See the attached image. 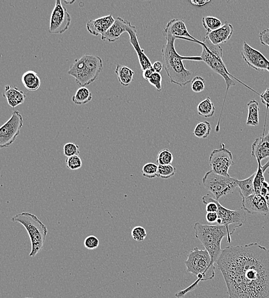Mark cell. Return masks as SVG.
Wrapping results in <instances>:
<instances>
[{"mask_svg":"<svg viewBox=\"0 0 269 298\" xmlns=\"http://www.w3.org/2000/svg\"><path fill=\"white\" fill-rule=\"evenodd\" d=\"M229 298H269V250L257 243L229 246L218 262Z\"/></svg>","mask_w":269,"mask_h":298,"instance_id":"1","label":"cell"},{"mask_svg":"<svg viewBox=\"0 0 269 298\" xmlns=\"http://www.w3.org/2000/svg\"><path fill=\"white\" fill-rule=\"evenodd\" d=\"M166 37V43L162 48L163 58V65L168 77L170 79L171 84L184 87L191 82L193 79L192 72L186 70L184 60L202 62L200 56H182L178 54L175 46V40L177 37H174L165 29L163 32Z\"/></svg>","mask_w":269,"mask_h":298,"instance_id":"2","label":"cell"},{"mask_svg":"<svg viewBox=\"0 0 269 298\" xmlns=\"http://www.w3.org/2000/svg\"><path fill=\"white\" fill-rule=\"evenodd\" d=\"M198 44H199L203 48L202 52H201L200 55L201 58L202 59V61L206 63L207 66L210 67L215 73L222 77L225 79L227 86L226 93L225 99H224L221 113H220L217 126L215 128V131L218 132L220 129V119H221L228 92H229V90L231 87L236 85V84H235V81L232 78L235 79V80H237L240 84L246 86V88L257 93L258 95H260V94L256 92L255 90L250 88L249 86L244 84V83L239 80L237 78L234 77L233 75L229 73L222 59L223 50L221 47L220 46H215V45L212 44L206 37H204L203 41H199Z\"/></svg>","mask_w":269,"mask_h":298,"instance_id":"3","label":"cell"},{"mask_svg":"<svg viewBox=\"0 0 269 298\" xmlns=\"http://www.w3.org/2000/svg\"><path fill=\"white\" fill-rule=\"evenodd\" d=\"M185 265L186 272L197 277V280L188 288L175 294L177 298H182L186 294L195 290L200 282L212 280L215 275L214 263L208 251L197 247L189 252Z\"/></svg>","mask_w":269,"mask_h":298,"instance_id":"4","label":"cell"},{"mask_svg":"<svg viewBox=\"0 0 269 298\" xmlns=\"http://www.w3.org/2000/svg\"><path fill=\"white\" fill-rule=\"evenodd\" d=\"M195 236L210 254L212 262L216 263L222 254V241L227 237V241L231 243V233L225 225L201 224L196 222L193 227Z\"/></svg>","mask_w":269,"mask_h":298,"instance_id":"5","label":"cell"},{"mask_svg":"<svg viewBox=\"0 0 269 298\" xmlns=\"http://www.w3.org/2000/svg\"><path fill=\"white\" fill-rule=\"evenodd\" d=\"M103 70V62L98 56L86 54L75 60L67 72L76 79L77 85L84 88L98 78Z\"/></svg>","mask_w":269,"mask_h":298,"instance_id":"6","label":"cell"},{"mask_svg":"<svg viewBox=\"0 0 269 298\" xmlns=\"http://www.w3.org/2000/svg\"><path fill=\"white\" fill-rule=\"evenodd\" d=\"M12 220L23 225L27 231L31 243L29 256L35 258L43 250L48 233L46 225L35 214L25 212L15 215Z\"/></svg>","mask_w":269,"mask_h":298,"instance_id":"7","label":"cell"},{"mask_svg":"<svg viewBox=\"0 0 269 298\" xmlns=\"http://www.w3.org/2000/svg\"><path fill=\"white\" fill-rule=\"evenodd\" d=\"M202 182L205 190L211 192L218 201L223 196L233 193L238 187L237 179L216 174L212 170L205 173Z\"/></svg>","mask_w":269,"mask_h":298,"instance_id":"8","label":"cell"},{"mask_svg":"<svg viewBox=\"0 0 269 298\" xmlns=\"http://www.w3.org/2000/svg\"><path fill=\"white\" fill-rule=\"evenodd\" d=\"M23 126V118L19 111L15 110L0 129V148H8L16 141Z\"/></svg>","mask_w":269,"mask_h":298,"instance_id":"9","label":"cell"},{"mask_svg":"<svg viewBox=\"0 0 269 298\" xmlns=\"http://www.w3.org/2000/svg\"><path fill=\"white\" fill-rule=\"evenodd\" d=\"M218 209L217 213L218 218L216 223L217 225H225L229 230L231 234L235 231V229L242 227L247 220L245 211L241 208L233 210L226 208L218 200H216Z\"/></svg>","mask_w":269,"mask_h":298,"instance_id":"10","label":"cell"},{"mask_svg":"<svg viewBox=\"0 0 269 298\" xmlns=\"http://www.w3.org/2000/svg\"><path fill=\"white\" fill-rule=\"evenodd\" d=\"M209 164L212 171L216 174L230 176L229 170L234 164L233 154L225 148V145L221 143V148L212 151L209 158Z\"/></svg>","mask_w":269,"mask_h":298,"instance_id":"11","label":"cell"},{"mask_svg":"<svg viewBox=\"0 0 269 298\" xmlns=\"http://www.w3.org/2000/svg\"><path fill=\"white\" fill-rule=\"evenodd\" d=\"M72 18L66 7L62 5L61 0H57L53 10H52L48 31L50 33H64L70 27Z\"/></svg>","mask_w":269,"mask_h":298,"instance_id":"12","label":"cell"},{"mask_svg":"<svg viewBox=\"0 0 269 298\" xmlns=\"http://www.w3.org/2000/svg\"><path fill=\"white\" fill-rule=\"evenodd\" d=\"M241 55L250 67L257 71L269 72V60L259 51L256 50L244 41Z\"/></svg>","mask_w":269,"mask_h":298,"instance_id":"13","label":"cell"},{"mask_svg":"<svg viewBox=\"0 0 269 298\" xmlns=\"http://www.w3.org/2000/svg\"><path fill=\"white\" fill-rule=\"evenodd\" d=\"M267 201L262 195L255 194L242 199V208L250 214L259 213L266 216L269 213Z\"/></svg>","mask_w":269,"mask_h":298,"instance_id":"14","label":"cell"},{"mask_svg":"<svg viewBox=\"0 0 269 298\" xmlns=\"http://www.w3.org/2000/svg\"><path fill=\"white\" fill-rule=\"evenodd\" d=\"M127 33L130 37V42L137 53L138 60H139L141 69L143 71L152 68L153 64L150 59L146 55L143 49H142L138 40L136 26L132 25L131 22H128L127 26Z\"/></svg>","mask_w":269,"mask_h":298,"instance_id":"15","label":"cell"},{"mask_svg":"<svg viewBox=\"0 0 269 298\" xmlns=\"http://www.w3.org/2000/svg\"><path fill=\"white\" fill-rule=\"evenodd\" d=\"M115 20L112 14L96 18L95 20H90L88 22L87 25L88 31L92 35L102 36L113 24Z\"/></svg>","mask_w":269,"mask_h":298,"instance_id":"16","label":"cell"},{"mask_svg":"<svg viewBox=\"0 0 269 298\" xmlns=\"http://www.w3.org/2000/svg\"><path fill=\"white\" fill-rule=\"evenodd\" d=\"M165 29L169 32L172 35L177 37V39L186 40L189 39L188 41L197 44L199 42V40L194 38L192 35H190L187 28H186L185 22L182 20H179L177 18L171 20L168 22Z\"/></svg>","mask_w":269,"mask_h":298,"instance_id":"17","label":"cell"},{"mask_svg":"<svg viewBox=\"0 0 269 298\" xmlns=\"http://www.w3.org/2000/svg\"><path fill=\"white\" fill-rule=\"evenodd\" d=\"M233 25L226 21L221 28L211 33H207L205 37L212 44L215 46H220V44L227 42L233 36Z\"/></svg>","mask_w":269,"mask_h":298,"instance_id":"18","label":"cell"},{"mask_svg":"<svg viewBox=\"0 0 269 298\" xmlns=\"http://www.w3.org/2000/svg\"><path fill=\"white\" fill-rule=\"evenodd\" d=\"M128 22L120 17H118L109 30L101 36V39L103 41L107 40L110 43L115 42L121 37L122 34L127 32Z\"/></svg>","mask_w":269,"mask_h":298,"instance_id":"19","label":"cell"},{"mask_svg":"<svg viewBox=\"0 0 269 298\" xmlns=\"http://www.w3.org/2000/svg\"><path fill=\"white\" fill-rule=\"evenodd\" d=\"M252 156L257 160L262 161L269 158V135L260 137L256 139L252 145Z\"/></svg>","mask_w":269,"mask_h":298,"instance_id":"20","label":"cell"},{"mask_svg":"<svg viewBox=\"0 0 269 298\" xmlns=\"http://www.w3.org/2000/svg\"><path fill=\"white\" fill-rule=\"evenodd\" d=\"M3 93V98L7 99V103L12 108H15L24 103L26 96L23 92L16 87L7 85Z\"/></svg>","mask_w":269,"mask_h":298,"instance_id":"21","label":"cell"},{"mask_svg":"<svg viewBox=\"0 0 269 298\" xmlns=\"http://www.w3.org/2000/svg\"><path fill=\"white\" fill-rule=\"evenodd\" d=\"M21 81L25 88L30 92L38 90L41 85L40 78L38 74L33 71H28L22 75Z\"/></svg>","mask_w":269,"mask_h":298,"instance_id":"22","label":"cell"},{"mask_svg":"<svg viewBox=\"0 0 269 298\" xmlns=\"http://www.w3.org/2000/svg\"><path fill=\"white\" fill-rule=\"evenodd\" d=\"M115 73L117 75L119 82L122 86L127 87L132 84L134 72L130 68L118 64Z\"/></svg>","mask_w":269,"mask_h":298,"instance_id":"23","label":"cell"},{"mask_svg":"<svg viewBox=\"0 0 269 298\" xmlns=\"http://www.w3.org/2000/svg\"><path fill=\"white\" fill-rule=\"evenodd\" d=\"M256 172L249 177V178L243 180L237 179L238 187L240 188V195L242 199L249 197L256 194L255 186H254V180H255Z\"/></svg>","mask_w":269,"mask_h":298,"instance_id":"24","label":"cell"},{"mask_svg":"<svg viewBox=\"0 0 269 298\" xmlns=\"http://www.w3.org/2000/svg\"><path fill=\"white\" fill-rule=\"evenodd\" d=\"M248 116L246 124L248 126H257L259 124V103L252 100L248 103Z\"/></svg>","mask_w":269,"mask_h":298,"instance_id":"25","label":"cell"},{"mask_svg":"<svg viewBox=\"0 0 269 298\" xmlns=\"http://www.w3.org/2000/svg\"><path fill=\"white\" fill-rule=\"evenodd\" d=\"M198 114L204 118H210L214 116L215 111V107L213 103L211 98L207 97L206 99L201 101L198 104L197 107Z\"/></svg>","mask_w":269,"mask_h":298,"instance_id":"26","label":"cell"},{"mask_svg":"<svg viewBox=\"0 0 269 298\" xmlns=\"http://www.w3.org/2000/svg\"><path fill=\"white\" fill-rule=\"evenodd\" d=\"M257 162L259 164V167H258L257 171L256 172V176L255 180H254V186H255L256 194H260L261 188H262L263 184L265 182L264 173L269 167V161L264 167L261 165V161L257 160Z\"/></svg>","mask_w":269,"mask_h":298,"instance_id":"27","label":"cell"},{"mask_svg":"<svg viewBox=\"0 0 269 298\" xmlns=\"http://www.w3.org/2000/svg\"><path fill=\"white\" fill-rule=\"evenodd\" d=\"M92 98V94L90 90L84 87L78 89L72 98V100L77 105H84L88 103Z\"/></svg>","mask_w":269,"mask_h":298,"instance_id":"28","label":"cell"},{"mask_svg":"<svg viewBox=\"0 0 269 298\" xmlns=\"http://www.w3.org/2000/svg\"><path fill=\"white\" fill-rule=\"evenodd\" d=\"M212 130L210 122H201L198 123L193 130V135L198 138L205 139L208 138Z\"/></svg>","mask_w":269,"mask_h":298,"instance_id":"29","label":"cell"},{"mask_svg":"<svg viewBox=\"0 0 269 298\" xmlns=\"http://www.w3.org/2000/svg\"><path fill=\"white\" fill-rule=\"evenodd\" d=\"M202 23L207 33H211L221 28L223 24L218 18L212 16L204 17L202 18Z\"/></svg>","mask_w":269,"mask_h":298,"instance_id":"30","label":"cell"},{"mask_svg":"<svg viewBox=\"0 0 269 298\" xmlns=\"http://www.w3.org/2000/svg\"><path fill=\"white\" fill-rule=\"evenodd\" d=\"M173 161V154L167 149L160 150L157 157V163L158 165H171Z\"/></svg>","mask_w":269,"mask_h":298,"instance_id":"31","label":"cell"},{"mask_svg":"<svg viewBox=\"0 0 269 298\" xmlns=\"http://www.w3.org/2000/svg\"><path fill=\"white\" fill-rule=\"evenodd\" d=\"M159 165L152 162L146 164L142 169V174L145 178L152 179L158 177Z\"/></svg>","mask_w":269,"mask_h":298,"instance_id":"32","label":"cell"},{"mask_svg":"<svg viewBox=\"0 0 269 298\" xmlns=\"http://www.w3.org/2000/svg\"><path fill=\"white\" fill-rule=\"evenodd\" d=\"M177 173V168L171 165H159L158 177L163 179H169Z\"/></svg>","mask_w":269,"mask_h":298,"instance_id":"33","label":"cell"},{"mask_svg":"<svg viewBox=\"0 0 269 298\" xmlns=\"http://www.w3.org/2000/svg\"><path fill=\"white\" fill-rule=\"evenodd\" d=\"M63 154L67 157L79 156L80 154V146L73 142L67 143L63 146Z\"/></svg>","mask_w":269,"mask_h":298,"instance_id":"34","label":"cell"},{"mask_svg":"<svg viewBox=\"0 0 269 298\" xmlns=\"http://www.w3.org/2000/svg\"><path fill=\"white\" fill-rule=\"evenodd\" d=\"M66 163L67 168L72 170V171H77V170L81 168L83 162H82L80 156H74L67 157L66 160Z\"/></svg>","mask_w":269,"mask_h":298,"instance_id":"35","label":"cell"},{"mask_svg":"<svg viewBox=\"0 0 269 298\" xmlns=\"http://www.w3.org/2000/svg\"><path fill=\"white\" fill-rule=\"evenodd\" d=\"M204 79L200 76L194 77L191 82V89L194 93H199L205 89Z\"/></svg>","mask_w":269,"mask_h":298,"instance_id":"36","label":"cell"},{"mask_svg":"<svg viewBox=\"0 0 269 298\" xmlns=\"http://www.w3.org/2000/svg\"><path fill=\"white\" fill-rule=\"evenodd\" d=\"M131 235L133 239L137 241H143L147 237V232L146 229L141 226H137L132 231Z\"/></svg>","mask_w":269,"mask_h":298,"instance_id":"37","label":"cell"},{"mask_svg":"<svg viewBox=\"0 0 269 298\" xmlns=\"http://www.w3.org/2000/svg\"><path fill=\"white\" fill-rule=\"evenodd\" d=\"M99 240L95 236H89L84 241V246L89 250H94L98 247Z\"/></svg>","mask_w":269,"mask_h":298,"instance_id":"38","label":"cell"},{"mask_svg":"<svg viewBox=\"0 0 269 298\" xmlns=\"http://www.w3.org/2000/svg\"><path fill=\"white\" fill-rule=\"evenodd\" d=\"M163 78L162 75L160 73H154L152 76L149 79L148 82L159 92L162 91L163 89L162 85Z\"/></svg>","mask_w":269,"mask_h":298,"instance_id":"39","label":"cell"},{"mask_svg":"<svg viewBox=\"0 0 269 298\" xmlns=\"http://www.w3.org/2000/svg\"><path fill=\"white\" fill-rule=\"evenodd\" d=\"M260 40L261 43L264 46L269 47V28L264 29L260 32Z\"/></svg>","mask_w":269,"mask_h":298,"instance_id":"40","label":"cell"},{"mask_svg":"<svg viewBox=\"0 0 269 298\" xmlns=\"http://www.w3.org/2000/svg\"><path fill=\"white\" fill-rule=\"evenodd\" d=\"M260 98L262 103L266 105L268 111L269 108V88L260 94Z\"/></svg>","mask_w":269,"mask_h":298,"instance_id":"41","label":"cell"},{"mask_svg":"<svg viewBox=\"0 0 269 298\" xmlns=\"http://www.w3.org/2000/svg\"><path fill=\"white\" fill-rule=\"evenodd\" d=\"M205 218L208 223L213 224L217 221L218 215L216 212H209L207 213Z\"/></svg>","mask_w":269,"mask_h":298,"instance_id":"42","label":"cell"},{"mask_svg":"<svg viewBox=\"0 0 269 298\" xmlns=\"http://www.w3.org/2000/svg\"><path fill=\"white\" fill-rule=\"evenodd\" d=\"M211 0H189V2L196 7H201L211 2Z\"/></svg>","mask_w":269,"mask_h":298,"instance_id":"43","label":"cell"},{"mask_svg":"<svg viewBox=\"0 0 269 298\" xmlns=\"http://www.w3.org/2000/svg\"><path fill=\"white\" fill-rule=\"evenodd\" d=\"M260 195L264 196L268 200L269 199V184L267 182H265L264 183L262 188L261 190Z\"/></svg>","mask_w":269,"mask_h":298,"instance_id":"44","label":"cell"},{"mask_svg":"<svg viewBox=\"0 0 269 298\" xmlns=\"http://www.w3.org/2000/svg\"><path fill=\"white\" fill-rule=\"evenodd\" d=\"M154 73L155 71L153 70V68H150V69H148L143 71V77L145 80L148 81Z\"/></svg>","mask_w":269,"mask_h":298,"instance_id":"45","label":"cell"},{"mask_svg":"<svg viewBox=\"0 0 269 298\" xmlns=\"http://www.w3.org/2000/svg\"><path fill=\"white\" fill-rule=\"evenodd\" d=\"M164 65L162 62L157 61L153 64L152 68L155 73H160L163 70Z\"/></svg>","mask_w":269,"mask_h":298,"instance_id":"46","label":"cell"},{"mask_svg":"<svg viewBox=\"0 0 269 298\" xmlns=\"http://www.w3.org/2000/svg\"></svg>","mask_w":269,"mask_h":298,"instance_id":"47","label":"cell"},{"mask_svg":"<svg viewBox=\"0 0 269 298\" xmlns=\"http://www.w3.org/2000/svg\"></svg>","mask_w":269,"mask_h":298,"instance_id":"48","label":"cell"}]
</instances>
